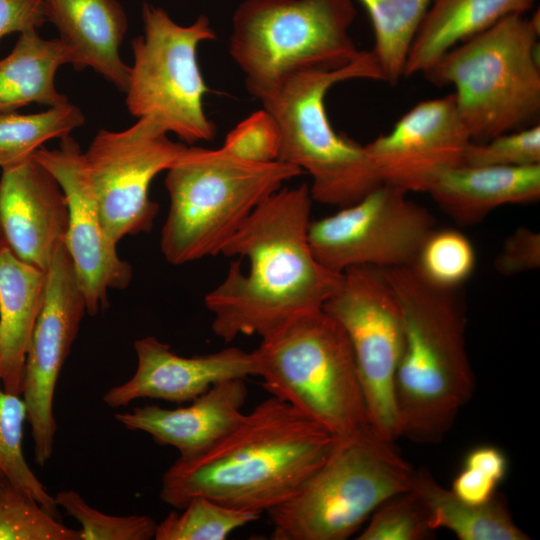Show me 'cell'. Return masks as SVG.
<instances>
[{"label":"cell","mask_w":540,"mask_h":540,"mask_svg":"<svg viewBox=\"0 0 540 540\" xmlns=\"http://www.w3.org/2000/svg\"><path fill=\"white\" fill-rule=\"evenodd\" d=\"M312 197L307 184L280 188L263 200L221 250L246 257V273L233 261L223 281L206 294L213 333L225 342L261 338L294 317L322 309L342 274L322 266L308 242Z\"/></svg>","instance_id":"obj_1"},{"label":"cell","mask_w":540,"mask_h":540,"mask_svg":"<svg viewBox=\"0 0 540 540\" xmlns=\"http://www.w3.org/2000/svg\"><path fill=\"white\" fill-rule=\"evenodd\" d=\"M341 439L273 396L207 450L164 472L160 499L180 510L195 497L261 514L292 497Z\"/></svg>","instance_id":"obj_2"},{"label":"cell","mask_w":540,"mask_h":540,"mask_svg":"<svg viewBox=\"0 0 540 540\" xmlns=\"http://www.w3.org/2000/svg\"><path fill=\"white\" fill-rule=\"evenodd\" d=\"M383 272L400 303L405 330L395 381L398 437L439 443L475 390L464 305L456 290L432 285L413 264Z\"/></svg>","instance_id":"obj_3"},{"label":"cell","mask_w":540,"mask_h":540,"mask_svg":"<svg viewBox=\"0 0 540 540\" xmlns=\"http://www.w3.org/2000/svg\"><path fill=\"white\" fill-rule=\"evenodd\" d=\"M539 12L509 15L445 53L423 75L454 87L472 142L539 124Z\"/></svg>","instance_id":"obj_4"},{"label":"cell","mask_w":540,"mask_h":540,"mask_svg":"<svg viewBox=\"0 0 540 540\" xmlns=\"http://www.w3.org/2000/svg\"><path fill=\"white\" fill-rule=\"evenodd\" d=\"M166 172L170 205L160 248L167 262L182 265L220 254L253 210L302 170L185 146Z\"/></svg>","instance_id":"obj_5"},{"label":"cell","mask_w":540,"mask_h":540,"mask_svg":"<svg viewBox=\"0 0 540 540\" xmlns=\"http://www.w3.org/2000/svg\"><path fill=\"white\" fill-rule=\"evenodd\" d=\"M258 376L284 401L339 439L372 430L348 337L322 309L300 314L253 350Z\"/></svg>","instance_id":"obj_6"},{"label":"cell","mask_w":540,"mask_h":540,"mask_svg":"<svg viewBox=\"0 0 540 540\" xmlns=\"http://www.w3.org/2000/svg\"><path fill=\"white\" fill-rule=\"evenodd\" d=\"M384 81L372 51L336 70H314L285 79L261 100L281 135L278 160L307 172L309 191L322 204L349 206L382 184L364 146L337 133L325 108L334 85L352 80Z\"/></svg>","instance_id":"obj_7"},{"label":"cell","mask_w":540,"mask_h":540,"mask_svg":"<svg viewBox=\"0 0 540 540\" xmlns=\"http://www.w3.org/2000/svg\"><path fill=\"white\" fill-rule=\"evenodd\" d=\"M355 17L353 0H244L232 17L229 54L261 101L294 74L354 61Z\"/></svg>","instance_id":"obj_8"},{"label":"cell","mask_w":540,"mask_h":540,"mask_svg":"<svg viewBox=\"0 0 540 540\" xmlns=\"http://www.w3.org/2000/svg\"><path fill=\"white\" fill-rule=\"evenodd\" d=\"M414 471L373 430L341 439L292 497L266 512L271 539H348L383 502L411 488Z\"/></svg>","instance_id":"obj_9"},{"label":"cell","mask_w":540,"mask_h":540,"mask_svg":"<svg viewBox=\"0 0 540 540\" xmlns=\"http://www.w3.org/2000/svg\"><path fill=\"white\" fill-rule=\"evenodd\" d=\"M144 35L132 42L125 103L137 118L151 117L185 143L210 141L215 124L204 112L207 86L197 59L200 43L216 38L208 17L177 24L160 7H142Z\"/></svg>","instance_id":"obj_10"},{"label":"cell","mask_w":540,"mask_h":540,"mask_svg":"<svg viewBox=\"0 0 540 540\" xmlns=\"http://www.w3.org/2000/svg\"><path fill=\"white\" fill-rule=\"evenodd\" d=\"M323 310L348 337L372 430L394 442L398 438L395 381L405 330L392 286L382 269L349 268Z\"/></svg>","instance_id":"obj_11"},{"label":"cell","mask_w":540,"mask_h":540,"mask_svg":"<svg viewBox=\"0 0 540 540\" xmlns=\"http://www.w3.org/2000/svg\"><path fill=\"white\" fill-rule=\"evenodd\" d=\"M407 195L382 183L333 215L311 221L308 242L317 261L339 274L359 266L386 270L412 265L435 222Z\"/></svg>","instance_id":"obj_12"},{"label":"cell","mask_w":540,"mask_h":540,"mask_svg":"<svg viewBox=\"0 0 540 540\" xmlns=\"http://www.w3.org/2000/svg\"><path fill=\"white\" fill-rule=\"evenodd\" d=\"M167 134L153 118H138L121 131L99 130L83 152L102 223L115 243L153 226L159 207L149 197L150 184L186 146Z\"/></svg>","instance_id":"obj_13"},{"label":"cell","mask_w":540,"mask_h":540,"mask_svg":"<svg viewBox=\"0 0 540 540\" xmlns=\"http://www.w3.org/2000/svg\"><path fill=\"white\" fill-rule=\"evenodd\" d=\"M86 313V301L64 244L47 270L44 303L30 338L22 376L21 395L31 427L34 461L40 467L53 454L55 388Z\"/></svg>","instance_id":"obj_14"},{"label":"cell","mask_w":540,"mask_h":540,"mask_svg":"<svg viewBox=\"0 0 540 540\" xmlns=\"http://www.w3.org/2000/svg\"><path fill=\"white\" fill-rule=\"evenodd\" d=\"M55 149L39 148L33 158L46 167L61 186L68 203L69 224L65 240L87 314L108 306V292L123 290L132 280L130 263L117 252L106 232L83 162V152L70 135Z\"/></svg>","instance_id":"obj_15"},{"label":"cell","mask_w":540,"mask_h":540,"mask_svg":"<svg viewBox=\"0 0 540 540\" xmlns=\"http://www.w3.org/2000/svg\"><path fill=\"white\" fill-rule=\"evenodd\" d=\"M471 142L451 93L419 102L364 147L382 183L409 193L427 192L443 173L463 165Z\"/></svg>","instance_id":"obj_16"},{"label":"cell","mask_w":540,"mask_h":540,"mask_svg":"<svg viewBox=\"0 0 540 540\" xmlns=\"http://www.w3.org/2000/svg\"><path fill=\"white\" fill-rule=\"evenodd\" d=\"M66 196L50 171L32 158L2 169L0 242L20 261L47 272L65 244Z\"/></svg>","instance_id":"obj_17"},{"label":"cell","mask_w":540,"mask_h":540,"mask_svg":"<svg viewBox=\"0 0 540 540\" xmlns=\"http://www.w3.org/2000/svg\"><path fill=\"white\" fill-rule=\"evenodd\" d=\"M134 349L137 356L134 375L103 396V402L110 408L127 406L141 398L191 402L217 383L258 376L253 351L238 347L183 357L156 337L146 336L134 342Z\"/></svg>","instance_id":"obj_18"},{"label":"cell","mask_w":540,"mask_h":540,"mask_svg":"<svg viewBox=\"0 0 540 540\" xmlns=\"http://www.w3.org/2000/svg\"><path fill=\"white\" fill-rule=\"evenodd\" d=\"M247 395L245 379H232L213 385L186 407L146 405L114 417L127 430L147 433L156 443L189 457L207 450L237 426L245 415Z\"/></svg>","instance_id":"obj_19"},{"label":"cell","mask_w":540,"mask_h":540,"mask_svg":"<svg viewBox=\"0 0 540 540\" xmlns=\"http://www.w3.org/2000/svg\"><path fill=\"white\" fill-rule=\"evenodd\" d=\"M48 21L67 48L70 64L91 68L121 92L128 87L130 66L120 56L127 17L117 0H43Z\"/></svg>","instance_id":"obj_20"},{"label":"cell","mask_w":540,"mask_h":540,"mask_svg":"<svg viewBox=\"0 0 540 540\" xmlns=\"http://www.w3.org/2000/svg\"><path fill=\"white\" fill-rule=\"evenodd\" d=\"M427 193L457 224L474 225L500 206L538 201L540 165H460L443 173Z\"/></svg>","instance_id":"obj_21"},{"label":"cell","mask_w":540,"mask_h":540,"mask_svg":"<svg viewBox=\"0 0 540 540\" xmlns=\"http://www.w3.org/2000/svg\"><path fill=\"white\" fill-rule=\"evenodd\" d=\"M47 272L17 259L0 242V380L21 395L24 362L42 309Z\"/></svg>","instance_id":"obj_22"},{"label":"cell","mask_w":540,"mask_h":540,"mask_svg":"<svg viewBox=\"0 0 540 540\" xmlns=\"http://www.w3.org/2000/svg\"><path fill=\"white\" fill-rule=\"evenodd\" d=\"M535 0H433L411 44L403 77L424 74L458 44L512 14L530 11Z\"/></svg>","instance_id":"obj_23"},{"label":"cell","mask_w":540,"mask_h":540,"mask_svg":"<svg viewBox=\"0 0 540 540\" xmlns=\"http://www.w3.org/2000/svg\"><path fill=\"white\" fill-rule=\"evenodd\" d=\"M70 63V55L57 38H41L37 30L20 33L12 51L0 60V113L37 103L64 105L68 98L55 86L57 70Z\"/></svg>","instance_id":"obj_24"},{"label":"cell","mask_w":540,"mask_h":540,"mask_svg":"<svg viewBox=\"0 0 540 540\" xmlns=\"http://www.w3.org/2000/svg\"><path fill=\"white\" fill-rule=\"evenodd\" d=\"M423 502L431 528L447 529L461 540H528L497 495L485 504H470L445 489L426 468L414 471L411 488Z\"/></svg>","instance_id":"obj_25"},{"label":"cell","mask_w":540,"mask_h":540,"mask_svg":"<svg viewBox=\"0 0 540 540\" xmlns=\"http://www.w3.org/2000/svg\"><path fill=\"white\" fill-rule=\"evenodd\" d=\"M374 32V54L383 79L392 85L404 76L416 32L433 0H358Z\"/></svg>","instance_id":"obj_26"},{"label":"cell","mask_w":540,"mask_h":540,"mask_svg":"<svg viewBox=\"0 0 540 540\" xmlns=\"http://www.w3.org/2000/svg\"><path fill=\"white\" fill-rule=\"evenodd\" d=\"M84 115L70 102L33 114L0 113V168L20 164L51 139H62L83 125Z\"/></svg>","instance_id":"obj_27"},{"label":"cell","mask_w":540,"mask_h":540,"mask_svg":"<svg viewBox=\"0 0 540 540\" xmlns=\"http://www.w3.org/2000/svg\"><path fill=\"white\" fill-rule=\"evenodd\" d=\"M181 512L172 511L157 523L156 540H225L260 515L236 510L209 498H192Z\"/></svg>","instance_id":"obj_28"},{"label":"cell","mask_w":540,"mask_h":540,"mask_svg":"<svg viewBox=\"0 0 540 540\" xmlns=\"http://www.w3.org/2000/svg\"><path fill=\"white\" fill-rule=\"evenodd\" d=\"M26 405L20 395L7 392L0 380V468L4 476L56 516L55 498L46 490L23 453Z\"/></svg>","instance_id":"obj_29"},{"label":"cell","mask_w":540,"mask_h":540,"mask_svg":"<svg viewBox=\"0 0 540 540\" xmlns=\"http://www.w3.org/2000/svg\"><path fill=\"white\" fill-rule=\"evenodd\" d=\"M0 540H80V535L4 477L0 480Z\"/></svg>","instance_id":"obj_30"},{"label":"cell","mask_w":540,"mask_h":540,"mask_svg":"<svg viewBox=\"0 0 540 540\" xmlns=\"http://www.w3.org/2000/svg\"><path fill=\"white\" fill-rule=\"evenodd\" d=\"M413 265L432 285L456 290L473 273L476 253L467 236L456 229H433Z\"/></svg>","instance_id":"obj_31"},{"label":"cell","mask_w":540,"mask_h":540,"mask_svg":"<svg viewBox=\"0 0 540 540\" xmlns=\"http://www.w3.org/2000/svg\"><path fill=\"white\" fill-rule=\"evenodd\" d=\"M57 506L78 521L80 540H150L157 523L149 516H112L90 506L74 490L56 494Z\"/></svg>","instance_id":"obj_32"},{"label":"cell","mask_w":540,"mask_h":540,"mask_svg":"<svg viewBox=\"0 0 540 540\" xmlns=\"http://www.w3.org/2000/svg\"><path fill=\"white\" fill-rule=\"evenodd\" d=\"M433 533L423 502L409 489L383 502L357 539L424 540Z\"/></svg>","instance_id":"obj_33"},{"label":"cell","mask_w":540,"mask_h":540,"mask_svg":"<svg viewBox=\"0 0 540 540\" xmlns=\"http://www.w3.org/2000/svg\"><path fill=\"white\" fill-rule=\"evenodd\" d=\"M463 165L522 167L540 165V125L498 135L486 142H471Z\"/></svg>","instance_id":"obj_34"},{"label":"cell","mask_w":540,"mask_h":540,"mask_svg":"<svg viewBox=\"0 0 540 540\" xmlns=\"http://www.w3.org/2000/svg\"><path fill=\"white\" fill-rule=\"evenodd\" d=\"M281 145L279 127L264 108L238 123L221 147L229 154L252 163L278 161Z\"/></svg>","instance_id":"obj_35"},{"label":"cell","mask_w":540,"mask_h":540,"mask_svg":"<svg viewBox=\"0 0 540 540\" xmlns=\"http://www.w3.org/2000/svg\"><path fill=\"white\" fill-rule=\"evenodd\" d=\"M494 264L505 276L537 270L540 267V234L528 227L517 228L505 240Z\"/></svg>","instance_id":"obj_36"},{"label":"cell","mask_w":540,"mask_h":540,"mask_svg":"<svg viewBox=\"0 0 540 540\" xmlns=\"http://www.w3.org/2000/svg\"><path fill=\"white\" fill-rule=\"evenodd\" d=\"M47 21L43 0H0V41L11 33L38 30Z\"/></svg>","instance_id":"obj_37"},{"label":"cell","mask_w":540,"mask_h":540,"mask_svg":"<svg viewBox=\"0 0 540 540\" xmlns=\"http://www.w3.org/2000/svg\"><path fill=\"white\" fill-rule=\"evenodd\" d=\"M498 483L484 473L462 466L452 482L451 491L470 504H485L497 495Z\"/></svg>","instance_id":"obj_38"},{"label":"cell","mask_w":540,"mask_h":540,"mask_svg":"<svg viewBox=\"0 0 540 540\" xmlns=\"http://www.w3.org/2000/svg\"><path fill=\"white\" fill-rule=\"evenodd\" d=\"M462 466L476 469L500 484L508 473L509 462L499 447L479 445L466 453Z\"/></svg>","instance_id":"obj_39"},{"label":"cell","mask_w":540,"mask_h":540,"mask_svg":"<svg viewBox=\"0 0 540 540\" xmlns=\"http://www.w3.org/2000/svg\"><path fill=\"white\" fill-rule=\"evenodd\" d=\"M4 477H5V476H4V473H3V471H2L1 468H0V480H2Z\"/></svg>","instance_id":"obj_40"}]
</instances>
